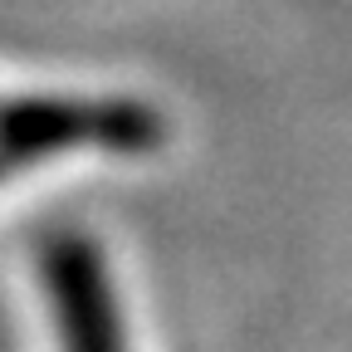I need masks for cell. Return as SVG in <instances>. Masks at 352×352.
I'll use <instances>...</instances> for the list:
<instances>
[{"label": "cell", "mask_w": 352, "mask_h": 352, "mask_svg": "<svg viewBox=\"0 0 352 352\" xmlns=\"http://www.w3.org/2000/svg\"><path fill=\"white\" fill-rule=\"evenodd\" d=\"M157 118L132 103L94 98H30L0 113V176L64 147H147Z\"/></svg>", "instance_id": "6da1fadb"}, {"label": "cell", "mask_w": 352, "mask_h": 352, "mask_svg": "<svg viewBox=\"0 0 352 352\" xmlns=\"http://www.w3.org/2000/svg\"><path fill=\"white\" fill-rule=\"evenodd\" d=\"M44 289L54 303V328L64 352H127L103 259L88 240L59 235L44 245Z\"/></svg>", "instance_id": "7a4b0ae2"}]
</instances>
